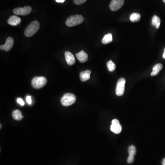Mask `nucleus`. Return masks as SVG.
<instances>
[{
	"label": "nucleus",
	"mask_w": 165,
	"mask_h": 165,
	"mask_svg": "<svg viewBox=\"0 0 165 165\" xmlns=\"http://www.w3.org/2000/svg\"><path fill=\"white\" fill-rule=\"evenodd\" d=\"M32 11V8L30 6H26L24 7H18L15 8L13 10L14 14L16 15L25 16L30 14Z\"/></svg>",
	"instance_id": "obj_6"
},
{
	"label": "nucleus",
	"mask_w": 165,
	"mask_h": 165,
	"mask_svg": "<svg viewBox=\"0 0 165 165\" xmlns=\"http://www.w3.org/2000/svg\"><path fill=\"white\" fill-rule=\"evenodd\" d=\"M163 2H164V3H165V0H163Z\"/></svg>",
	"instance_id": "obj_28"
},
{
	"label": "nucleus",
	"mask_w": 165,
	"mask_h": 165,
	"mask_svg": "<svg viewBox=\"0 0 165 165\" xmlns=\"http://www.w3.org/2000/svg\"><path fill=\"white\" fill-rule=\"evenodd\" d=\"M65 57L67 63L69 65L72 66L75 64V59L72 53L69 51H66L65 53Z\"/></svg>",
	"instance_id": "obj_10"
},
{
	"label": "nucleus",
	"mask_w": 165,
	"mask_h": 165,
	"mask_svg": "<svg viewBox=\"0 0 165 165\" xmlns=\"http://www.w3.org/2000/svg\"><path fill=\"white\" fill-rule=\"evenodd\" d=\"M66 0H55L56 2L58 3H64Z\"/></svg>",
	"instance_id": "obj_25"
},
{
	"label": "nucleus",
	"mask_w": 165,
	"mask_h": 165,
	"mask_svg": "<svg viewBox=\"0 0 165 165\" xmlns=\"http://www.w3.org/2000/svg\"><path fill=\"white\" fill-rule=\"evenodd\" d=\"M47 83V78L43 76L34 77L33 78L31 82V84L33 88L36 89L42 88Z\"/></svg>",
	"instance_id": "obj_4"
},
{
	"label": "nucleus",
	"mask_w": 165,
	"mask_h": 165,
	"mask_svg": "<svg viewBox=\"0 0 165 165\" xmlns=\"http://www.w3.org/2000/svg\"><path fill=\"white\" fill-rule=\"evenodd\" d=\"M152 24L156 28H158L161 24V19L159 17L156 15L153 16L152 18Z\"/></svg>",
	"instance_id": "obj_16"
},
{
	"label": "nucleus",
	"mask_w": 165,
	"mask_h": 165,
	"mask_svg": "<svg viewBox=\"0 0 165 165\" xmlns=\"http://www.w3.org/2000/svg\"><path fill=\"white\" fill-rule=\"evenodd\" d=\"M40 28V23L37 21H34L31 23L24 31V34L26 37H30L37 32Z\"/></svg>",
	"instance_id": "obj_1"
},
{
	"label": "nucleus",
	"mask_w": 165,
	"mask_h": 165,
	"mask_svg": "<svg viewBox=\"0 0 165 165\" xmlns=\"http://www.w3.org/2000/svg\"><path fill=\"white\" fill-rule=\"evenodd\" d=\"M91 71L87 70L85 71L81 72L80 74V78L82 82L86 81L90 79L91 78Z\"/></svg>",
	"instance_id": "obj_13"
},
{
	"label": "nucleus",
	"mask_w": 165,
	"mask_h": 165,
	"mask_svg": "<svg viewBox=\"0 0 165 165\" xmlns=\"http://www.w3.org/2000/svg\"><path fill=\"white\" fill-rule=\"evenodd\" d=\"M76 100V96L74 95L71 93H66L62 98L61 102L62 105L68 106L74 104Z\"/></svg>",
	"instance_id": "obj_3"
},
{
	"label": "nucleus",
	"mask_w": 165,
	"mask_h": 165,
	"mask_svg": "<svg viewBox=\"0 0 165 165\" xmlns=\"http://www.w3.org/2000/svg\"><path fill=\"white\" fill-rule=\"evenodd\" d=\"M125 84L126 80L124 78H122L119 79L116 89V94L118 96H121L124 94Z\"/></svg>",
	"instance_id": "obj_5"
},
{
	"label": "nucleus",
	"mask_w": 165,
	"mask_h": 165,
	"mask_svg": "<svg viewBox=\"0 0 165 165\" xmlns=\"http://www.w3.org/2000/svg\"><path fill=\"white\" fill-rule=\"evenodd\" d=\"M112 41V34H106L102 40V43L103 44L106 45L111 43Z\"/></svg>",
	"instance_id": "obj_15"
},
{
	"label": "nucleus",
	"mask_w": 165,
	"mask_h": 165,
	"mask_svg": "<svg viewBox=\"0 0 165 165\" xmlns=\"http://www.w3.org/2000/svg\"><path fill=\"white\" fill-rule=\"evenodd\" d=\"M124 0H112L110 4V8L112 11H116L122 7Z\"/></svg>",
	"instance_id": "obj_8"
},
{
	"label": "nucleus",
	"mask_w": 165,
	"mask_h": 165,
	"mask_svg": "<svg viewBox=\"0 0 165 165\" xmlns=\"http://www.w3.org/2000/svg\"><path fill=\"white\" fill-rule=\"evenodd\" d=\"M107 68L109 71L113 72L116 69V65L112 61L108 62L107 63Z\"/></svg>",
	"instance_id": "obj_19"
},
{
	"label": "nucleus",
	"mask_w": 165,
	"mask_h": 165,
	"mask_svg": "<svg viewBox=\"0 0 165 165\" xmlns=\"http://www.w3.org/2000/svg\"><path fill=\"white\" fill-rule=\"evenodd\" d=\"M26 101L29 105H31L32 104V98H31V97L30 96L28 95L26 97Z\"/></svg>",
	"instance_id": "obj_24"
},
{
	"label": "nucleus",
	"mask_w": 165,
	"mask_h": 165,
	"mask_svg": "<svg viewBox=\"0 0 165 165\" xmlns=\"http://www.w3.org/2000/svg\"><path fill=\"white\" fill-rule=\"evenodd\" d=\"M141 16L138 13H133L130 16V20L132 22H136L140 20Z\"/></svg>",
	"instance_id": "obj_18"
},
{
	"label": "nucleus",
	"mask_w": 165,
	"mask_h": 165,
	"mask_svg": "<svg viewBox=\"0 0 165 165\" xmlns=\"http://www.w3.org/2000/svg\"><path fill=\"white\" fill-rule=\"evenodd\" d=\"M21 19L20 18L15 15H13L9 18L7 23L11 26H17L21 23Z\"/></svg>",
	"instance_id": "obj_11"
},
{
	"label": "nucleus",
	"mask_w": 165,
	"mask_h": 165,
	"mask_svg": "<svg viewBox=\"0 0 165 165\" xmlns=\"http://www.w3.org/2000/svg\"><path fill=\"white\" fill-rule=\"evenodd\" d=\"M162 57H163V58L165 59V48L164 49V53H163V55H162Z\"/></svg>",
	"instance_id": "obj_27"
},
{
	"label": "nucleus",
	"mask_w": 165,
	"mask_h": 165,
	"mask_svg": "<svg viewBox=\"0 0 165 165\" xmlns=\"http://www.w3.org/2000/svg\"><path fill=\"white\" fill-rule=\"evenodd\" d=\"M78 60L81 63H85L88 60V55L84 51H81L76 54Z\"/></svg>",
	"instance_id": "obj_12"
},
{
	"label": "nucleus",
	"mask_w": 165,
	"mask_h": 165,
	"mask_svg": "<svg viewBox=\"0 0 165 165\" xmlns=\"http://www.w3.org/2000/svg\"><path fill=\"white\" fill-rule=\"evenodd\" d=\"M14 40L11 37H8L6 40V43L4 45H1L0 49L1 50H4L6 51H10L11 48L14 45Z\"/></svg>",
	"instance_id": "obj_9"
},
{
	"label": "nucleus",
	"mask_w": 165,
	"mask_h": 165,
	"mask_svg": "<svg viewBox=\"0 0 165 165\" xmlns=\"http://www.w3.org/2000/svg\"><path fill=\"white\" fill-rule=\"evenodd\" d=\"M84 21V18L81 15H72L67 18L66 21V25L68 27H73L79 25Z\"/></svg>",
	"instance_id": "obj_2"
},
{
	"label": "nucleus",
	"mask_w": 165,
	"mask_h": 165,
	"mask_svg": "<svg viewBox=\"0 0 165 165\" xmlns=\"http://www.w3.org/2000/svg\"><path fill=\"white\" fill-rule=\"evenodd\" d=\"M110 129L112 132L116 134H119L121 132L122 128L118 119H114L112 120Z\"/></svg>",
	"instance_id": "obj_7"
},
{
	"label": "nucleus",
	"mask_w": 165,
	"mask_h": 165,
	"mask_svg": "<svg viewBox=\"0 0 165 165\" xmlns=\"http://www.w3.org/2000/svg\"><path fill=\"white\" fill-rule=\"evenodd\" d=\"M128 152L129 156H135L136 153V149L134 145H131L129 146L128 149Z\"/></svg>",
	"instance_id": "obj_20"
},
{
	"label": "nucleus",
	"mask_w": 165,
	"mask_h": 165,
	"mask_svg": "<svg viewBox=\"0 0 165 165\" xmlns=\"http://www.w3.org/2000/svg\"><path fill=\"white\" fill-rule=\"evenodd\" d=\"M17 102H18L19 105H22V106H24V104H25L22 99L18 98L17 99Z\"/></svg>",
	"instance_id": "obj_23"
},
{
	"label": "nucleus",
	"mask_w": 165,
	"mask_h": 165,
	"mask_svg": "<svg viewBox=\"0 0 165 165\" xmlns=\"http://www.w3.org/2000/svg\"><path fill=\"white\" fill-rule=\"evenodd\" d=\"M12 116H13L14 119L17 120V121L21 120L23 118L22 112H21V111L18 110H14V111H13Z\"/></svg>",
	"instance_id": "obj_17"
},
{
	"label": "nucleus",
	"mask_w": 165,
	"mask_h": 165,
	"mask_svg": "<svg viewBox=\"0 0 165 165\" xmlns=\"http://www.w3.org/2000/svg\"><path fill=\"white\" fill-rule=\"evenodd\" d=\"M87 0H74V3L76 5H80L84 3Z\"/></svg>",
	"instance_id": "obj_21"
},
{
	"label": "nucleus",
	"mask_w": 165,
	"mask_h": 165,
	"mask_svg": "<svg viewBox=\"0 0 165 165\" xmlns=\"http://www.w3.org/2000/svg\"><path fill=\"white\" fill-rule=\"evenodd\" d=\"M162 68H163V66L162 64H158L156 65L153 68L152 72L150 74V75L151 76H155L158 74L160 71L162 70Z\"/></svg>",
	"instance_id": "obj_14"
},
{
	"label": "nucleus",
	"mask_w": 165,
	"mask_h": 165,
	"mask_svg": "<svg viewBox=\"0 0 165 165\" xmlns=\"http://www.w3.org/2000/svg\"><path fill=\"white\" fill-rule=\"evenodd\" d=\"M162 165H165V158L162 161Z\"/></svg>",
	"instance_id": "obj_26"
},
{
	"label": "nucleus",
	"mask_w": 165,
	"mask_h": 165,
	"mask_svg": "<svg viewBox=\"0 0 165 165\" xmlns=\"http://www.w3.org/2000/svg\"><path fill=\"white\" fill-rule=\"evenodd\" d=\"M133 161H134V156H129L128 157V159H127V162H128V163H129V164L133 163Z\"/></svg>",
	"instance_id": "obj_22"
}]
</instances>
